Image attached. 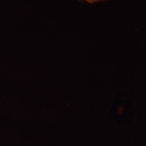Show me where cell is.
<instances>
[{
    "mask_svg": "<svg viewBox=\"0 0 146 146\" xmlns=\"http://www.w3.org/2000/svg\"><path fill=\"white\" fill-rule=\"evenodd\" d=\"M85 2L87 3H90V4H94V3H98L100 2H103V1H109V0H83Z\"/></svg>",
    "mask_w": 146,
    "mask_h": 146,
    "instance_id": "cell-1",
    "label": "cell"
}]
</instances>
